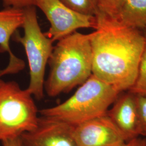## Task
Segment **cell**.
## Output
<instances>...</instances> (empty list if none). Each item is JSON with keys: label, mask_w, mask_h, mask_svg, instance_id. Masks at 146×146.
I'll return each mask as SVG.
<instances>
[{"label": "cell", "mask_w": 146, "mask_h": 146, "mask_svg": "<svg viewBox=\"0 0 146 146\" xmlns=\"http://www.w3.org/2000/svg\"><path fill=\"white\" fill-rule=\"evenodd\" d=\"M136 95L140 135L146 136V96Z\"/></svg>", "instance_id": "obj_15"}, {"label": "cell", "mask_w": 146, "mask_h": 146, "mask_svg": "<svg viewBox=\"0 0 146 146\" xmlns=\"http://www.w3.org/2000/svg\"><path fill=\"white\" fill-rule=\"evenodd\" d=\"M107 115L119 128L125 141L140 135L136 95L129 90L121 92Z\"/></svg>", "instance_id": "obj_9"}, {"label": "cell", "mask_w": 146, "mask_h": 146, "mask_svg": "<svg viewBox=\"0 0 146 146\" xmlns=\"http://www.w3.org/2000/svg\"><path fill=\"white\" fill-rule=\"evenodd\" d=\"M95 18L89 34L92 74L120 93L127 91L135 81L146 35L101 11Z\"/></svg>", "instance_id": "obj_1"}, {"label": "cell", "mask_w": 146, "mask_h": 146, "mask_svg": "<svg viewBox=\"0 0 146 146\" xmlns=\"http://www.w3.org/2000/svg\"><path fill=\"white\" fill-rule=\"evenodd\" d=\"M3 81H2V80H0V84H2V83L3 82Z\"/></svg>", "instance_id": "obj_19"}, {"label": "cell", "mask_w": 146, "mask_h": 146, "mask_svg": "<svg viewBox=\"0 0 146 146\" xmlns=\"http://www.w3.org/2000/svg\"><path fill=\"white\" fill-rule=\"evenodd\" d=\"M3 146H21L20 137L2 141Z\"/></svg>", "instance_id": "obj_18"}, {"label": "cell", "mask_w": 146, "mask_h": 146, "mask_svg": "<svg viewBox=\"0 0 146 146\" xmlns=\"http://www.w3.org/2000/svg\"><path fill=\"white\" fill-rule=\"evenodd\" d=\"M23 22V9L5 8L0 11V52H7L9 56L8 66L0 70V77L18 73L25 67V62L13 53L9 45L11 37L19 28L22 27Z\"/></svg>", "instance_id": "obj_10"}, {"label": "cell", "mask_w": 146, "mask_h": 146, "mask_svg": "<svg viewBox=\"0 0 146 146\" xmlns=\"http://www.w3.org/2000/svg\"><path fill=\"white\" fill-rule=\"evenodd\" d=\"M36 0H2L5 8H13L23 9L29 6H35Z\"/></svg>", "instance_id": "obj_16"}, {"label": "cell", "mask_w": 146, "mask_h": 146, "mask_svg": "<svg viewBox=\"0 0 146 146\" xmlns=\"http://www.w3.org/2000/svg\"><path fill=\"white\" fill-rule=\"evenodd\" d=\"M77 146H123L124 136L107 114L74 127Z\"/></svg>", "instance_id": "obj_7"}, {"label": "cell", "mask_w": 146, "mask_h": 146, "mask_svg": "<svg viewBox=\"0 0 146 146\" xmlns=\"http://www.w3.org/2000/svg\"><path fill=\"white\" fill-rule=\"evenodd\" d=\"M35 6L39 8L50 24L46 36L52 42L59 41L80 28H95L94 16L85 15L72 10L60 0H36Z\"/></svg>", "instance_id": "obj_6"}, {"label": "cell", "mask_w": 146, "mask_h": 146, "mask_svg": "<svg viewBox=\"0 0 146 146\" xmlns=\"http://www.w3.org/2000/svg\"><path fill=\"white\" fill-rule=\"evenodd\" d=\"M48 63L50 72L44 89L49 96L68 93L82 84L92 75L89 34L76 31L58 41Z\"/></svg>", "instance_id": "obj_2"}, {"label": "cell", "mask_w": 146, "mask_h": 146, "mask_svg": "<svg viewBox=\"0 0 146 146\" xmlns=\"http://www.w3.org/2000/svg\"><path fill=\"white\" fill-rule=\"evenodd\" d=\"M38 110L31 95L15 81L0 84V141L19 137L34 130Z\"/></svg>", "instance_id": "obj_4"}, {"label": "cell", "mask_w": 146, "mask_h": 146, "mask_svg": "<svg viewBox=\"0 0 146 146\" xmlns=\"http://www.w3.org/2000/svg\"><path fill=\"white\" fill-rule=\"evenodd\" d=\"M120 93L92 74L62 104L38 112L43 117L75 127L106 115L110 105Z\"/></svg>", "instance_id": "obj_3"}, {"label": "cell", "mask_w": 146, "mask_h": 146, "mask_svg": "<svg viewBox=\"0 0 146 146\" xmlns=\"http://www.w3.org/2000/svg\"><path fill=\"white\" fill-rule=\"evenodd\" d=\"M74 129V126L42 116L36 128L20 136L21 146H77Z\"/></svg>", "instance_id": "obj_8"}, {"label": "cell", "mask_w": 146, "mask_h": 146, "mask_svg": "<svg viewBox=\"0 0 146 146\" xmlns=\"http://www.w3.org/2000/svg\"><path fill=\"white\" fill-rule=\"evenodd\" d=\"M128 90L135 95L146 96V35L145 46L141 56L135 81Z\"/></svg>", "instance_id": "obj_13"}, {"label": "cell", "mask_w": 146, "mask_h": 146, "mask_svg": "<svg viewBox=\"0 0 146 146\" xmlns=\"http://www.w3.org/2000/svg\"><path fill=\"white\" fill-rule=\"evenodd\" d=\"M116 19L126 26L137 29L146 26V0H125Z\"/></svg>", "instance_id": "obj_11"}, {"label": "cell", "mask_w": 146, "mask_h": 146, "mask_svg": "<svg viewBox=\"0 0 146 146\" xmlns=\"http://www.w3.org/2000/svg\"><path fill=\"white\" fill-rule=\"evenodd\" d=\"M145 30H146V27H145Z\"/></svg>", "instance_id": "obj_20"}, {"label": "cell", "mask_w": 146, "mask_h": 146, "mask_svg": "<svg viewBox=\"0 0 146 146\" xmlns=\"http://www.w3.org/2000/svg\"><path fill=\"white\" fill-rule=\"evenodd\" d=\"M123 146H146V138L136 137L127 142Z\"/></svg>", "instance_id": "obj_17"}, {"label": "cell", "mask_w": 146, "mask_h": 146, "mask_svg": "<svg viewBox=\"0 0 146 146\" xmlns=\"http://www.w3.org/2000/svg\"><path fill=\"white\" fill-rule=\"evenodd\" d=\"M69 8L79 14L95 17L99 13L98 0H60Z\"/></svg>", "instance_id": "obj_12"}, {"label": "cell", "mask_w": 146, "mask_h": 146, "mask_svg": "<svg viewBox=\"0 0 146 146\" xmlns=\"http://www.w3.org/2000/svg\"><path fill=\"white\" fill-rule=\"evenodd\" d=\"M23 36H15V40L25 48L30 69V82L26 89L38 100L44 96V75L52 54L53 42L43 33L38 22L35 6L23 9Z\"/></svg>", "instance_id": "obj_5"}, {"label": "cell", "mask_w": 146, "mask_h": 146, "mask_svg": "<svg viewBox=\"0 0 146 146\" xmlns=\"http://www.w3.org/2000/svg\"><path fill=\"white\" fill-rule=\"evenodd\" d=\"M100 10L110 17L116 19L125 0H98Z\"/></svg>", "instance_id": "obj_14"}]
</instances>
